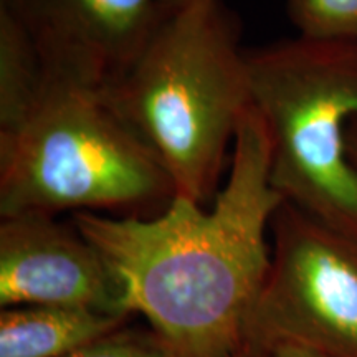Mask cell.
I'll return each instance as SVG.
<instances>
[{
	"mask_svg": "<svg viewBox=\"0 0 357 357\" xmlns=\"http://www.w3.org/2000/svg\"><path fill=\"white\" fill-rule=\"evenodd\" d=\"M283 200L250 105L211 207L174 197L154 217L75 212L71 222L108 263L129 314L142 316L172 357H238L270 270L266 234Z\"/></svg>",
	"mask_w": 357,
	"mask_h": 357,
	"instance_id": "1",
	"label": "cell"
},
{
	"mask_svg": "<svg viewBox=\"0 0 357 357\" xmlns=\"http://www.w3.org/2000/svg\"><path fill=\"white\" fill-rule=\"evenodd\" d=\"M105 95L166 169L176 197L212 204L236 126L252 105L238 19L222 0L162 10Z\"/></svg>",
	"mask_w": 357,
	"mask_h": 357,
	"instance_id": "2",
	"label": "cell"
},
{
	"mask_svg": "<svg viewBox=\"0 0 357 357\" xmlns=\"http://www.w3.org/2000/svg\"><path fill=\"white\" fill-rule=\"evenodd\" d=\"M174 197L166 169L113 109L105 88L48 75L33 113L0 136V217L65 211L154 217Z\"/></svg>",
	"mask_w": 357,
	"mask_h": 357,
	"instance_id": "3",
	"label": "cell"
},
{
	"mask_svg": "<svg viewBox=\"0 0 357 357\" xmlns=\"http://www.w3.org/2000/svg\"><path fill=\"white\" fill-rule=\"evenodd\" d=\"M250 102L268 139L270 182L288 202L357 235V42L301 37L247 52Z\"/></svg>",
	"mask_w": 357,
	"mask_h": 357,
	"instance_id": "4",
	"label": "cell"
},
{
	"mask_svg": "<svg viewBox=\"0 0 357 357\" xmlns=\"http://www.w3.org/2000/svg\"><path fill=\"white\" fill-rule=\"evenodd\" d=\"M270 234V270L247 342L357 357V235L288 200L276 208Z\"/></svg>",
	"mask_w": 357,
	"mask_h": 357,
	"instance_id": "5",
	"label": "cell"
},
{
	"mask_svg": "<svg viewBox=\"0 0 357 357\" xmlns=\"http://www.w3.org/2000/svg\"><path fill=\"white\" fill-rule=\"evenodd\" d=\"M12 306L131 316L121 284L75 223L37 212L0 217V310Z\"/></svg>",
	"mask_w": 357,
	"mask_h": 357,
	"instance_id": "6",
	"label": "cell"
},
{
	"mask_svg": "<svg viewBox=\"0 0 357 357\" xmlns=\"http://www.w3.org/2000/svg\"><path fill=\"white\" fill-rule=\"evenodd\" d=\"M42 55L48 75L106 88L144 47L160 0H0Z\"/></svg>",
	"mask_w": 357,
	"mask_h": 357,
	"instance_id": "7",
	"label": "cell"
},
{
	"mask_svg": "<svg viewBox=\"0 0 357 357\" xmlns=\"http://www.w3.org/2000/svg\"><path fill=\"white\" fill-rule=\"evenodd\" d=\"M113 316L63 306H12L0 310V357H63L128 324Z\"/></svg>",
	"mask_w": 357,
	"mask_h": 357,
	"instance_id": "8",
	"label": "cell"
},
{
	"mask_svg": "<svg viewBox=\"0 0 357 357\" xmlns=\"http://www.w3.org/2000/svg\"><path fill=\"white\" fill-rule=\"evenodd\" d=\"M47 84L48 70L33 40L10 12L0 7V136L26 121Z\"/></svg>",
	"mask_w": 357,
	"mask_h": 357,
	"instance_id": "9",
	"label": "cell"
},
{
	"mask_svg": "<svg viewBox=\"0 0 357 357\" xmlns=\"http://www.w3.org/2000/svg\"><path fill=\"white\" fill-rule=\"evenodd\" d=\"M301 37L357 42V0H284Z\"/></svg>",
	"mask_w": 357,
	"mask_h": 357,
	"instance_id": "10",
	"label": "cell"
},
{
	"mask_svg": "<svg viewBox=\"0 0 357 357\" xmlns=\"http://www.w3.org/2000/svg\"><path fill=\"white\" fill-rule=\"evenodd\" d=\"M63 357H172L149 326L124 324Z\"/></svg>",
	"mask_w": 357,
	"mask_h": 357,
	"instance_id": "11",
	"label": "cell"
},
{
	"mask_svg": "<svg viewBox=\"0 0 357 357\" xmlns=\"http://www.w3.org/2000/svg\"><path fill=\"white\" fill-rule=\"evenodd\" d=\"M248 344L258 347L265 357H326L311 349H306V347L288 344V342H270V344H253V342H248Z\"/></svg>",
	"mask_w": 357,
	"mask_h": 357,
	"instance_id": "12",
	"label": "cell"
},
{
	"mask_svg": "<svg viewBox=\"0 0 357 357\" xmlns=\"http://www.w3.org/2000/svg\"><path fill=\"white\" fill-rule=\"evenodd\" d=\"M200 2H205V0H160V8L164 12H176Z\"/></svg>",
	"mask_w": 357,
	"mask_h": 357,
	"instance_id": "13",
	"label": "cell"
},
{
	"mask_svg": "<svg viewBox=\"0 0 357 357\" xmlns=\"http://www.w3.org/2000/svg\"><path fill=\"white\" fill-rule=\"evenodd\" d=\"M347 147H349V158L357 169V119L352 121L347 131Z\"/></svg>",
	"mask_w": 357,
	"mask_h": 357,
	"instance_id": "14",
	"label": "cell"
},
{
	"mask_svg": "<svg viewBox=\"0 0 357 357\" xmlns=\"http://www.w3.org/2000/svg\"><path fill=\"white\" fill-rule=\"evenodd\" d=\"M238 357H265V356H263V352L258 349V347L248 344V342H247V344H245V347H243L242 354H240Z\"/></svg>",
	"mask_w": 357,
	"mask_h": 357,
	"instance_id": "15",
	"label": "cell"
}]
</instances>
